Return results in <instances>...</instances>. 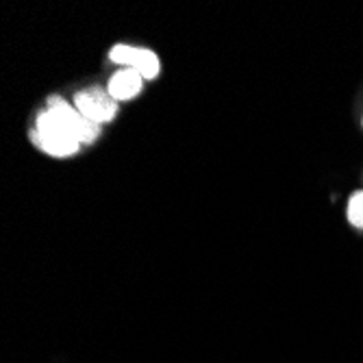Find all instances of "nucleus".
<instances>
[{
    "instance_id": "f257e3e1",
    "label": "nucleus",
    "mask_w": 363,
    "mask_h": 363,
    "mask_svg": "<svg viewBox=\"0 0 363 363\" xmlns=\"http://www.w3.org/2000/svg\"><path fill=\"white\" fill-rule=\"evenodd\" d=\"M30 138L38 144V148H42L50 157L63 159V157H72L81 150V142L50 109H44L38 116Z\"/></svg>"
},
{
    "instance_id": "f03ea898",
    "label": "nucleus",
    "mask_w": 363,
    "mask_h": 363,
    "mask_svg": "<svg viewBox=\"0 0 363 363\" xmlns=\"http://www.w3.org/2000/svg\"><path fill=\"white\" fill-rule=\"evenodd\" d=\"M118 101H113L111 94L103 87H87L81 89L74 98V107L94 124L103 126L118 116Z\"/></svg>"
},
{
    "instance_id": "7ed1b4c3",
    "label": "nucleus",
    "mask_w": 363,
    "mask_h": 363,
    "mask_svg": "<svg viewBox=\"0 0 363 363\" xmlns=\"http://www.w3.org/2000/svg\"><path fill=\"white\" fill-rule=\"evenodd\" d=\"M46 109H50L65 126H68V128L72 130V135L81 142V146L96 142V138L101 135V126L94 124V122H89L74 105H70V103L65 101V98H61V96L48 98Z\"/></svg>"
},
{
    "instance_id": "20e7f679",
    "label": "nucleus",
    "mask_w": 363,
    "mask_h": 363,
    "mask_svg": "<svg viewBox=\"0 0 363 363\" xmlns=\"http://www.w3.org/2000/svg\"><path fill=\"white\" fill-rule=\"evenodd\" d=\"M109 59L122 68H130L142 74L144 81H152L159 77L161 70V61L157 57V52H152L150 48H138L130 44H116L109 52Z\"/></svg>"
},
{
    "instance_id": "39448f33",
    "label": "nucleus",
    "mask_w": 363,
    "mask_h": 363,
    "mask_svg": "<svg viewBox=\"0 0 363 363\" xmlns=\"http://www.w3.org/2000/svg\"><path fill=\"white\" fill-rule=\"evenodd\" d=\"M142 85H144V79H142L140 72L130 70V68H122V70H118L109 79L107 91L111 94L113 101L128 103V101H133V98L142 91Z\"/></svg>"
},
{
    "instance_id": "423d86ee",
    "label": "nucleus",
    "mask_w": 363,
    "mask_h": 363,
    "mask_svg": "<svg viewBox=\"0 0 363 363\" xmlns=\"http://www.w3.org/2000/svg\"><path fill=\"white\" fill-rule=\"evenodd\" d=\"M348 222L357 228H363V191H354L348 198Z\"/></svg>"
}]
</instances>
